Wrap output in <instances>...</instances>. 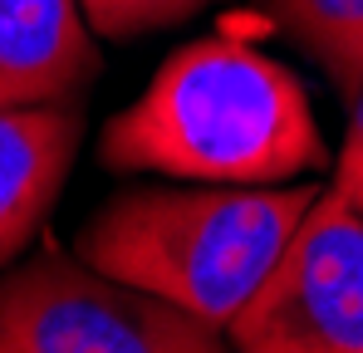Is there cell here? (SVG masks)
Masks as SVG:
<instances>
[{"mask_svg": "<svg viewBox=\"0 0 363 353\" xmlns=\"http://www.w3.org/2000/svg\"><path fill=\"white\" fill-rule=\"evenodd\" d=\"M241 353H363V206L334 181L226 324Z\"/></svg>", "mask_w": 363, "mask_h": 353, "instance_id": "cell-4", "label": "cell"}, {"mask_svg": "<svg viewBox=\"0 0 363 353\" xmlns=\"http://www.w3.org/2000/svg\"><path fill=\"white\" fill-rule=\"evenodd\" d=\"M108 172L275 186L324 167L309 94L265 50L211 35L162 59L152 84L99 138Z\"/></svg>", "mask_w": 363, "mask_h": 353, "instance_id": "cell-1", "label": "cell"}, {"mask_svg": "<svg viewBox=\"0 0 363 353\" xmlns=\"http://www.w3.org/2000/svg\"><path fill=\"white\" fill-rule=\"evenodd\" d=\"M84 123L69 103L0 108V270L15 265L45 231Z\"/></svg>", "mask_w": 363, "mask_h": 353, "instance_id": "cell-6", "label": "cell"}, {"mask_svg": "<svg viewBox=\"0 0 363 353\" xmlns=\"http://www.w3.org/2000/svg\"><path fill=\"white\" fill-rule=\"evenodd\" d=\"M226 334L123 285L79 250H40L0 270V353H221Z\"/></svg>", "mask_w": 363, "mask_h": 353, "instance_id": "cell-3", "label": "cell"}, {"mask_svg": "<svg viewBox=\"0 0 363 353\" xmlns=\"http://www.w3.org/2000/svg\"><path fill=\"white\" fill-rule=\"evenodd\" d=\"M265 20L319 64L329 89L349 103L363 79V0H260Z\"/></svg>", "mask_w": 363, "mask_h": 353, "instance_id": "cell-7", "label": "cell"}, {"mask_svg": "<svg viewBox=\"0 0 363 353\" xmlns=\"http://www.w3.org/2000/svg\"><path fill=\"white\" fill-rule=\"evenodd\" d=\"M314 201V186H133L108 196L74 240V250L123 285L157 294L186 314L226 324Z\"/></svg>", "mask_w": 363, "mask_h": 353, "instance_id": "cell-2", "label": "cell"}, {"mask_svg": "<svg viewBox=\"0 0 363 353\" xmlns=\"http://www.w3.org/2000/svg\"><path fill=\"white\" fill-rule=\"evenodd\" d=\"M99 69L84 0H0V108L69 103Z\"/></svg>", "mask_w": 363, "mask_h": 353, "instance_id": "cell-5", "label": "cell"}, {"mask_svg": "<svg viewBox=\"0 0 363 353\" xmlns=\"http://www.w3.org/2000/svg\"><path fill=\"white\" fill-rule=\"evenodd\" d=\"M216 0H84V15L94 25V35L108 40H143L152 30H167L186 15L206 10Z\"/></svg>", "mask_w": 363, "mask_h": 353, "instance_id": "cell-8", "label": "cell"}, {"mask_svg": "<svg viewBox=\"0 0 363 353\" xmlns=\"http://www.w3.org/2000/svg\"><path fill=\"white\" fill-rule=\"evenodd\" d=\"M334 186L349 191V196L363 206V79H359V94L349 99V133H344V147H339Z\"/></svg>", "mask_w": 363, "mask_h": 353, "instance_id": "cell-9", "label": "cell"}]
</instances>
